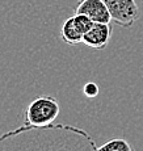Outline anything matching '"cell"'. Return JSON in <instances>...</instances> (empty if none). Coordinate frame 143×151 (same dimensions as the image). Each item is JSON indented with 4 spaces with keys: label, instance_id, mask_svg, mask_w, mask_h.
I'll list each match as a JSON object with an SVG mask.
<instances>
[{
    "label": "cell",
    "instance_id": "6da1fadb",
    "mask_svg": "<svg viewBox=\"0 0 143 151\" xmlns=\"http://www.w3.org/2000/svg\"><path fill=\"white\" fill-rule=\"evenodd\" d=\"M86 130L66 124L21 126L0 135V151H96Z\"/></svg>",
    "mask_w": 143,
    "mask_h": 151
},
{
    "label": "cell",
    "instance_id": "3957f363",
    "mask_svg": "<svg viewBox=\"0 0 143 151\" xmlns=\"http://www.w3.org/2000/svg\"><path fill=\"white\" fill-rule=\"evenodd\" d=\"M110 19L122 28H131L139 19V7L135 0H104Z\"/></svg>",
    "mask_w": 143,
    "mask_h": 151
},
{
    "label": "cell",
    "instance_id": "9c48e42d",
    "mask_svg": "<svg viewBox=\"0 0 143 151\" xmlns=\"http://www.w3.org/2000/svg\"><path fill=\"white\" fill-rule=\"evenodd\" d=\"M83 92H84V95H86L87 97L92 99V97H96L98 95L100 88H98V86L95 82H88V83H86V86H84Z\"/></svg>",
    "mask_w": 143,
    "mask_h": 151
},
{
    "label": "cell",
    "instance_id": "7a4b0ae2",
    "mask_svg": "<svg viewBox=\"0 0 143 151\" xmlns=\"http://www.w3.org/2000/svg\"><path fill=\"white\" fill-rule=\"evenodd\" d=\"M60 112V106L58 100L54 96H38L32 100L24 112V122L26 126H46L54 124L58 114Z\"/></svg>",
    "mask_w": 143,
    "mask_h": 151
},
{
    "label": "cell",
    "instance_id": "ba28073f",
    "mask_svg": "<svg viewBox=\"0 0 143 151\" xmlns=\"http://www.w3.org/2000/svg\"><path fill=\"white\" fill-rule=\"evenodd\" d=\"M72 20H74V25L76 27V29L83 34V36L92 28V25H93L92 20L89 19L88 16L81 14V13H75L74 16H72Z\"/></svg>",
    "mask_w": 143,
    "mask_h": 151
},
{
    "label": "cell",
    "instance_id": "52a82bcc",
    "mask_svg": "<svg viewBox=\"0 0 143 151\" xmlns=\"http://www.w3.org/2000/svg\"><path fill=\"white\" fill-rule=\"evenodd\" d=\"M96 151H135L134 146L124 138H114L97 146Z\"/></svg>",
    "mask_w": 143,
    "mask_h": 151
},
{
    "label": "cell",
    "instance_id": "5b68a950",
    "mask_svg": "<svg viewBox=\"0 0 143 151\" xmlns=\"http://www.w3.org/2000/svg\"><path fill=\"white\" fill-rule=\"evenodd\" d=\"M75 13L86 14L93 22L110 24V20H112L104 0H81L76 5Z\"/></svg>",
    "mask_w": 143,
    "mask_h": 151
},
{
    "label": "cell",
    "instance_id": "8992f818",
    "mask_svg": "<svg viewBox=\"0 0 143 151\" xmlns=\"http://www.w3.org/2000/svg\"><path fill=\"white\" fill-rule=\"evenodd\" d=\"M60 37H62L63 42H66L67 45H79L83 42V34L76 29L74 25V20L72 17H68L62 25L60 29Z\"/></svg>",
    "mask_w": 143,
    "mask_h": 151
},
{
    "label": "cell",
    "instance_id": "277c9868",
    "mask_svg": "<svg viewBox=\"0 0 143 151\" xmlns=\"http://www.w3.org/2000/svg\"><path fill=\"white\" fill-rule=\"evenodd\" d=\"M112 38V27L104 22H93L92 28L83 36V43L95 50H104Z\"/></svg>",
    "mask_w": 143,
    "mask_h": 151
}]
</instances>
